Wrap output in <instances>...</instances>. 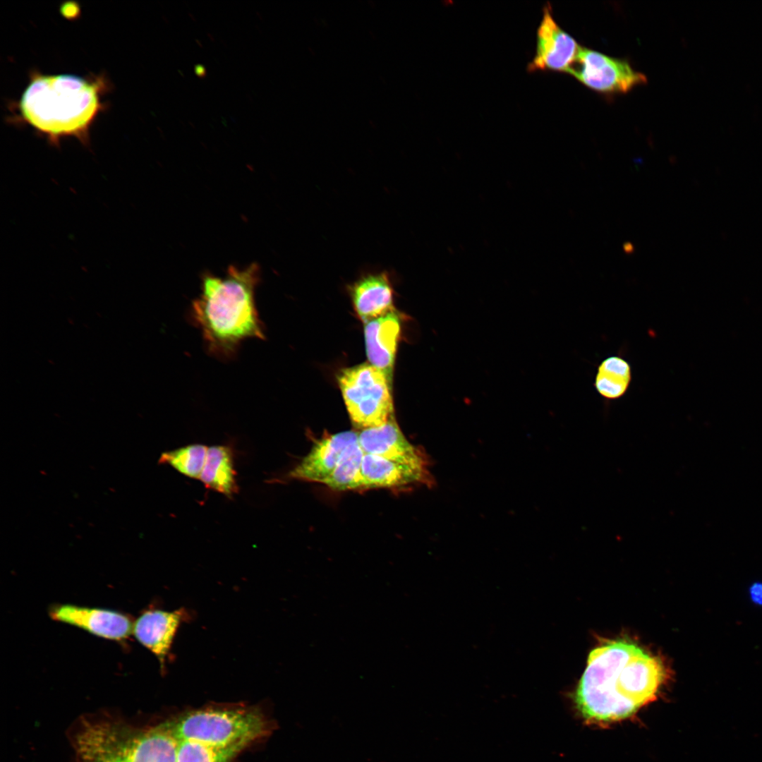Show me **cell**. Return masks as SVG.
Masks as SVG:
<instances>
[{
    "label": "cell",
    "instance_id": "obj_1",
    "mask_svg": "<svg viewBox=\"0 0 762 762\" xmlns=\"http://www.w3.org/2000/svg\"><path fill=\"white\" fill-rule=\"evenodd\" d=\"M667 677L659 657L626 639L609 641L589 653L574 701L589 722L622 720L655 700Z\"/></svg>",
    "mask_w": 762,
    "mask_h": 762
},
{
    "label": "cell",
    "instance_id": "obj_2",
    "mask_svg": "<svg viewBox=\"0 0 762 762\" xmlns=\"http://www.w3.org/2000/svg\"><path fill=\"white\" fill-rule=\"evenodd\" d=\"M260 274L259 266L252 263L244 268L231 265L222 277L202 276L190 317L211 355L229 359L243 341L265 339L255 298Z\"/></svg>",
    "mask_w": 762,
    "mask_h": 762
},
{
    "label": "cell",
    "instance_id": "obj_3",
    "mask_svg": "<svg viewBox=\"0 0 762 762\" xmlns=\"http://www.w3.org/2000/svg\"><path fill=\"white\" fill-rule=\"evenodd\" d=\"M102 78L35 73L19 102L22 118L56 144L73 136L88 142L90 126L102 109Z\"/></svg>",
    "mask_w": 762,
    "mask_h": 762
},
{
    "label": "cell",
    "instance_id": "obj_4",
    "mask_svg": "<svg viewBox=\"0 0 762 762\" xmlns=\"http://www.w3.org/2000/svg\"><path fill=\"white\" fill-rule=\"evenodd\" d=\"M179 743L171 721L147 729L115 722H90L75 738L83 762H176Z\"/></svg>",
    "mask_w": 762,
    "mask_h": 762
},
{
    "label": "cell",
    "instance_id": "obj_5",
    "mask_svg": "<svg viewBox=\"0 0 762 762\" xmlns=\"http://www.w3.org/2000/svg\"><path fill=\"white\" fill-rule=\"evenodd\" d=\"M179 740L228 747L247 746L264 736L268 722L261 712L250 708H208L188 712L171 721Z\"/></svg>",
    "mask_w": 762,
    "mask_h": 762
},
{
    "label": "cell",
    "instance_id": "obj_6",
    "mask_svg": "<svg viewBox=\"0 0 762 762\" xmlns=\"http://www.w3.org/2000/svg\"><path fill=\"white\" fill-rule=\"evenodd\" d=\"M338 384L353 424L362 430L380 426L394 416L391 382L369 363L342 369Z\"/></svg>",
    "mask_w": 762,
    "mask_h": 762
},
{
    "label": "cell",
    "instance_id": "obj_7",
    "mask_svg": "<svg viewBox=\"0 0 762 762\" xmlns=\"http://www.w3.org/2000/svg\"><path fill=\"white\" fill-rule=\"evenodd\" d=\"M569 73L588 88L609 94L626 93L647 80L627 61L582 47Z\"/></svg>",
    "mask_w": 762,
    "mask_h": 762
},
{
    "label": "cell",
    "instance_id": "obj_8",
    "mask_svg": "<svg viewBox=\"0 0 762 762\" xmlns=\"http://www.w3.org/2000/svg\"><path fill=\"white\" fill-rule=\"evenodd\" d=\"M49 615L55 621L78 627L105 639L123 641L133 634V622L121 612L73 604H55Z\"/></svg>",
    "mask_w": 762,
    "mask_h": 762
},
{
    "label": "cell",
    "instance_id": "obj_9",
    "mask_svg": "<svg viewBox=\"0 0 762 762\" xmlns=\"http://www.w3.org/2000/svg\"><path fill=\"white\" fill-rule=\"evenodd\" d=\"M581 47L555 21L550 6H545L537 30L536 55L528 68L530 71L551 70L569 73Z\"/></svg>",
    "mask_w": 762,
    "mask_h": 762
},
{
    "label": "cell",
    "instance_id": "obj_10",
    "mask_svg": "<svg viewBox=\"0 0 762 762\" xmlns=\"http://www.w3.org/2000/svg\"><path fill=\"white\" fill-rule=\"evenodd\" d=\"M358 443L365 454L429 468L428 457L422 449L408 441L394 416L380 426L362 430L358 433Z\"/></svg>",
    "mask_w": 762,
    "mask_h": 762
},
{
    "label": "cell",
    "instance_id": "obj_11",
    "mask_svg": "<svg viewBox=\"0 0 762 762\" xmlns=\"http://www.w3.org/2000/svg\"><path fill=\"white\" fill-rule=\"evenodd\" d=\"M358 440V433L353 430L324 435L315 441L310 452L289 471V477L322 483L336 467L344 450Z\"/></svg>",
    "mask_w": 762,
    "mask_h": 762
},
{
    "label": "cell",
    "instance_id": "obj_12",
    "mask_svg": "<svg viewBox=\"0 0 762 762\" xmlns=\"http://www.w3.org/2000/svg\"><path fill=\"white\" fill-rule=\"evenodd\" d=\"M186 616L183 608L174 611L152 608L143 611L133 623V635L157 657L162 672L176 631Z\"/></svg>",
    "mask_w": 762,
    "mask_h": 762
},
{
    "label": "cell",
    "instance_id": "obj_13",
    "mask_svg": "<svg viewBox=\"0 0 762 762\" xmlns=\"http://www.w3.org/2000/svg\"><path fill=\"white\" fill-rule=\"evenodd\" d=\"M361 488H399L413 485L430 486L434 480L429 468L401 464L365 454L361 464Z\"/></svg>",
    "mask_w": 762,
    "mask_h": 762
},
{
    "label": "cell",
    "instance_id": "obj_14",
    "mask_svg": "<svg viewBox=\"0 0 762 762\" xmlns=\"http://www.w3.org/2000/svg\"><path fill=\"white\" fill-rule=\"evenodd\" d=\"M349 290L355 310L365 324L394 312V289L387 271L365 273Z\"/></svg>",
    "mask_w": 762,
    "mask_h": 762
},
{
    "label": "cell",
    "instance_id": "obj_15",
    "mask_svg": "<svg viewBox=\"0 0 762 762\" xmlns=\"http://www.w3.org/2000/svg\"><path fill=\"white\" fill-rule=\"evenodd\" d=\"M400 320L395 312L365 324L364 336L369 363L382 370L392 383Z\"/></svg>",
    "mask_w": 762,
    "mask_h": 762
},
{
    "label": "cell",
    "instance_id": "obj_16",
    "mask_svg": "<svg viewBox=\"0 0 762 762\" xmlns=\"http://www.w3.org/2000/svg\"><path fill=\"white\" fill-rule=\"evenodd\" d=\"M236 476L231 447L226 445L208 447L199 478L205 487L231 497L238 491Z\"/></svg>",
    "mask_w": 762,
    "mask_h": 762
},
{
    "label": "cell",
    "instance_id": "obj_17",
    "mask_svg": "<svg viewBox=\"0 0 762 762\" xmlns=\"http://www.w3.org/2000/svg\"><path fill=\"white\" fill-rule=\"evenodd\" d=\"M631 380L629 363L619 356H611L599 364L594 385L600 395L612 400L620 398L627 392Z\"/></svg>",
    "mask_w": 762,
    "mask_h": 762
},
{
    "label": "cell",
    "instance_id": "obj_18",
    "mask_svg": "<svg viewBox=\"0 0 762 762\" xmlns=\"http://www.w3.org/2000/svg\"><path fill=\"white\" fill-rule=\"evenodd\" d=\"M364 454L358 440L350 444L344 450L333 471L322 483L336 491L361 489V464Z\"/></svg>",
    "mask_w": 762,
    "mask_h": 762
},
{
    "label": "cell",
    "instance_id": "obj_19",
    "mask_svg": "<svg viewBox=\"0 0 762 762\" xmlns=\"http://www.w3.org/2000/svg\"><path fill=\"white\" fill-rule=\"evenodd\" d=\"M207 449V447L200 444L184 446L163 452L159 463L169 464L187 477L199 479L205 463Z\"/></svg>",
    "mask_w": 762,
    "mask_h": 762
},
{
    "label": "cell",
    "instance_id": "obj_20",
    "mask_svg": "<svg viewBox=\"0 0 762 762\" xmlns=\"http://www.w3.org/2000/svg\"><path fill=\"white\" fill-rule=\"evenodd\" d=\"M246 747L243 745L218 747L179 740L176 762H231Z\"/></svg>",
    "mask_w": 762,
    "mask_h": 762
},
{
    "label": "cell",
    "instance_id": "obj_21",
    "mask_svg": "<svg viewBox=\"0 0 762 762\" xmlns=\"http://www.w3.org/2000/svg\"><path fill=\"white\" fill-rule=\"evenodd\" d=\"M749 598L757 606L762 607V581H756L749 588Z\"/></svg>",
    "mask_w": 762,
    "mask_h": 762
}]
</instances>
